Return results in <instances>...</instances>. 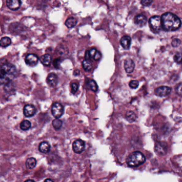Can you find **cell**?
I'll use <instances>...</instances> for the list:
<instances>
[{
    "instance_id": "cell-31",
    "label": "cell",
    "mask_w": 182,
    "mask_h": 182,
    "mask_svg": "<svg viewBox=\"0 0 182 182\" xmlns=\"http://www.w3.org/2000/svg\"><path fill=\"white\" fill-rule=\"evenodd\" d=\"M154 0H141V3L143 6H149L151 4Z\"/></svg>"
},
{
    "instance_id": "cell-32",
    "label": "cell",
    "mask_w": 182,
    "mask_h": 182,
    "mask_svg": "<svg viewBox=\"0 0 182 182\" xmlns=\"http://www.w3.org/2000/svg\"><path fill=\"white\" fill-rule=\"evenodd\" d=\"M60 59H55L54 61H53V65L56 68H59V67H60Z\"/></svg>"
},
{
    "instance_id": "cell-22",
    "label": "cell",
    "mask_w": 182,
    "mask_h": 182,
    "mask_svg": "<svg viewBox=\"0 0 182 182\" xmlns=\"http://www.w3.org/2000/svg\"><path fill=\"white\" fill-rule=\"evenodd\" d=\"M31 123L29 120H25L20 123V128L23 131H27L31 127Z\"/></svg>"
},
{
    "instance_id": "cell-36",
    "label": "cell",
    "mask_w": 182,
    "mask_h": 182,
    "mask_svg": "<svg viewBox=\"0 0 182 182\" xmlns=\"http://www.w3.org/2000/svg\"><path fill=\"white\" fill-rule=\"evenodd\" d=\"M24 182H35L34 180H27L25 181Z\"/></svg>"
},
{
    "instance_id": "cell-11",
    "label": "cell",
    "mask_w": 182,
    "mask_h": 182,
    "mask_svg": "<svg viewBox=\"0 0 182 182\" xmlns=\"http://www.w3.org/2000/svg\"><path fill=\"white\" fill-rule=\"evenodd\" d=\"M167 150V144L164 142H158L155 146V150L157 154H166Z\"/></svg>"
},
{
    "instance_id": "cell-35",
    "label": "cell",
    "mask_w": 182,
    "mask_h": 182,
    "mask_svg": "<svg viewBox=\"0 0 182 182\" xmlns=\"http://www.w3.org/2000/svg\"><path fill=\"white\" fill-rule=\"evenodd\" d=\"M44 182H54L50 178H47L45 180H44Z\"/></svg>"
},
{
    "instance_id": "cell-29",
    "label": "cell",
    "mask_w": 182,
    "mask_h": 182,
    "mask_svg": "<svg viewBox=\"0 0 182 182\" xmlns=\"http://www.w3.org/2000/svg\"><path fill=\"white\" fill-rule=\"evenodd\" d=\"M176 92L177 94V95L180 97H182V83H180L177 86Z\"/></svg>"
},
{
    "instance_id": "cell-4",
    "label": "cell",
    "mask_w": 182,
    "mask_h": 182,
    "mask_svg": "<svg viewBox=\"0 0 182 182\" xmlns=\"http://www.w3.org/2000/svg\"><path fill=\"white\" fill-rule=\"evenodd\" d=\"M150 28L154 32H159L161 30L162 24L161 17L158 16L152 17L149 21Z\"/></svg>"
},
{
    "instance_id": "cell-7",
    "label": "cell",
    "mask_w": 182,
    "mask_h": 182,
    "mask_svg": "<svg viewBox=\"0 0 182 182\" xmlns=\"http://www.w3.org/2000/svg\"><path fill=\"white\" fill-rule=\"evenodd\" d=\"M172 91V89L168 86H160L155 90L156 95L160 97H164L169 95Z\"/></svg>"
},
{
    "instance_id": "cell-23",
    "label": "cell",
    "mask_w": 182,
    "mask_h": 182,
    "mask_svg": "<svg viewBox=\"0 0 182 182\" xmlns=\"http://www.w3.org/2000/svg\"><path fill=\"white\" fill-rule=\"evenodd\" d=\"M87 85L89 86V87L94 92H97V91L98 86H97V84L94 80L89 79L87 82Z\"/></svg>"
},
{
    "instance_id": "cell-14",
    "label": "cell",
    "mask_w": 182,
    "mask_h": 182,
    "mask_svg": "<svg viewBox=\"0 0 182 182\" xmlns=\"http://www.w3.org/2000/svg\"><path fill=\"white\" fill-rule=\"evenodd\" d=\"M47 83L50 86L52 87H55L58 83V77L57 75L53 73L49 74V76L47 77Z\"/></svg>"
},
{
    "instance_id": "cell-12",
    "label": "cell",
    "mask_w": 182,
    "mask_h": 182,
    "mask_svg": "<svg viewBox=\"0 0 182 182\" xmlns=\"http://www.w3.org/2000/svg\"><path fill=\"white\" fill-rule=\"evenodd\" d=\"M124 68L126 73L128 74L133 73L135 68L134 62L131 59H126L124 63Z\"/></svg>"
},
{
    "instance_id": "cell-9",
    "label": "cell",
    "mask_w": 182,
    "mask_h": 182,
    "mask_svg": "<svg viewBox=\"0 0 182 182\" xmlns=\"http://www.w3.org/2000/svg\"><path fill=\"white\" fill-rule=\"evenodd\" d=\"M21 5V0H6V6L12 11H16Z\"/></svg>"
},
{
    "instance_id": "cell-5",
    "label": "cell",
    "mask_w": 182,
    "mask_h": 182,
    "mask_svg": "<svg viewBox=\"0 0 182 182\" xmlns=\"http://www.w3.org/2000/svg\"><path fill=\"white\" fill-rule=\"evenodd\" d=\"M51 111L53 116L58 119L63 116L64 109L61 104L58 102H55L53 104Z\"/></svg>"
},
{
    "instance_id": "cell-1",
    "label": "cell",
    "mask_w": 182,
    "mask_h": 182,
    "mask_svg": "<svg viewBox=\"0 0 182 182\" xmlns=\"http://www.w3.org/2000/svg\"><path fill=\"white\" fill-rule=\"evenodd\" d=\"M162 28L166 32H174L180 29L182 25L180 18L176 14L167 12L162 15Z\"/></svg>"
},
{
    "instance_id": "cell-10",
    "label": "cell",
    "mask_w": 182,
    "mask_h": 182,
    "mask_svg": "<svg viewBox=\"0 0 182 182\" xmlns=\"http://www.w3.org/2000/svg\"><path fill=\"white\" fill-rule=\"evenodd\" d=\"M36 109L34 106L32 104H27L24 108V114L26 117H31L35 115Z\"/></svg>"
},
{
    "instance_id": "cell-15",
    "label": "cell",
    "mask_w": 182,
    "mask_h": 182,
    "mask_svg": "<svg viewBox=\"0 0 182 182\" xmlns=\"http://www.w3.org/2000/svg\"><path fill=\"white\" fill-rule=\"evenodd\" d=\"M120 42L123 49L127 50V49H130V46H131V38L128 36H124L122 37Z\"/></svg>"
},
{
    "instance_id": "cell-2",
    "label": "cell",
    "mask_w": 182,
    "mask_h": 182,
    "mask_svg": "<svg viewBox=\"0 0 182 182\" xmlns=\"http://www.w3.org/2000/svg\"><path fill=\"white\" fill-rule=\"evenodd\" d=\"M17 74V69L11 63H5L0 66V83H8L14 79Z\"/></svg>"
},
{
    "instance_id": "cell-18",
    "label": "cell",
    "mask_w": 182,
    "mask_h": 182,
    "mask_svg": "<svg viewBox=\"0 0 182 182\" xmlns=\"http://www.w3.org/2000/svg\"><path fill=\"white\" fill-rule=\"evenodd\" d=\"M51 60H52V58H51L50 55H47V54L43 55L42 57H40V62L42 63L43 65L46 66H47L50 65Z\"/></svg>"
},
{
    "instance_id": "cell-34",
    "label": "cell",
    "mask_w": 182,
    "mask_h": 182,
    "mask_svg": "<svg viewBox=\"0 0 182 182\" xmlns=\"http://www.w3.org/2000/svg\"><path fill=\"white\" fill-rule=\"evenodd\" d=\"M85 58H86V60H89V59H91L90 56H89V51H87L86 52Z\"/></svg>"
},
{
    "instance_id": "cell-33",
    "label": "cell",
    "mask_w": 182,
    "mask_h": 182,
    "mask_svg": "<svg viewBox=\"0 0 182 182\" xmlns=\"http://www.w3.org/2000/svg\"><path fill=\"white\" fill-rule=\"evenodd\" d=\"M101 57V53L99 51H97V52L96 53V54H95V55H94V57H93V59H94V60L97 61L100 59Z\"/></svg>"
},
{
    "instance_id": "cell-16",
    "label": "cell",
    "mask_w": 182,
    "mask_h": 182,
    "mask_svg": "<svg viewBox=\"0 0 182 182\" xmlns=\"http://www.w3.org/2000/svg\"><path fill=\"white\" fill-rule=\"evenodd\" d=\"M50 145L47 142L44 141L39 145V151L43 154H47L50 151Z\"/></svg>"
},
{
    "instance_id": "cell-24",
    "label": "cell",
    "mask_w": 182,
    "mask_h": 182,
    "mask_svg": "<svg viewBox=\"0 0 182 182\" xmlns=\"http://www.w3.org/2000/svg\"><path fill=\"white\" fill-rule=\"evenodd\" d=\"M63 125V122L58 119H55L52 122V125L55 130H59L60 129Z\"/></svg>"
},
{
    "instance_id": "cell-25",
    "label": "cell",
    "mask_w": 182,
    "mask_h": 182,
    "mask_svg": "<svg viewBox=\"0 0 182 182\" xmlns=\"http://www.w3.org/2000/svg\"><path fill=\"white\" fill-rule=\"evenodd\" d=\"M83 68L86 71H89L92 68V63L89 60H85L83 62Z\"/></svg>"
},
{
    "instance_id": "cell-28",
    "label": "cell",
    "mask_w": 182,
    "mask_h": 182,
    "mask_svg": "<svg viewBox=\"0 0 182 182\" xmlns=\"http://www.w3.org/2000/svg\"><path fill=\"white\" fill-rule=\"evenodd\" d=\"M130 87L131 89H135L136 88H138V85H139V83L138 81H131L130 82Z\"/></svg>"
},
{
    "instance_id": "cell-21",
    "label": "cell",
    "mask_w": 182,
    "mask_h": 182,
    "mask_svg": "<svg viewBox=\"0 0 182 182\" xmlns=\"http://www.w3.org/2000/svg\"><path fill=\"white\" fill-rule=\"evenodd\" d=\"M125 117L126 119L130 122H133V121H135L136 118H137L135 113L133 111L127 112L126 114Z\"/></svg>"
},
{
    "instance_id": "cell-6",
    "label": "cell",
    "mask_w": 182,
    "mask_h": 182,
    "mask_svg": "<svg viewBox=\"0 0 182 182\" xmlns=\"http://www.w3.org/2000/svg\"><path fill=\"white\" fill-rule=\"evenodd\" d=\"M85 147V142L81 139L76 140L73 144V151L76 154H80L83 152Z\"/></svg>"
},
{
    "instance_id": "cell-20",
    "label": "cell",
    "mask_w": 182,
    "mask_h": 182,
    "mask_svg": "<svg viewBox=\"0 0 182 182\" xmlns=\"http://www.w3.org/2000/svg\"><path fill=\"white\" fill-rule=\"evenodd\" d=\"M11 44V40L9 37H4L0 40V47H6Z\"/></svg>"
},
{
    "instance_id": "cell-17",
    "label": "cell",
    "mask_w": 182,
    "mask_h": 182,
    "mask_svg": "<svg viewBox=\"0 0 182 182\" xmlns=\"http://www.w3.org/2000/svg\"><path fill=\"white\" fill-rule=\"evenodd\" d=\"M37 161L36 159L33 157L29 158L27 159L25 163V165L27 169H32L35 167L36 165Z\"/></svg>"
},
{
    "instance_id": "cell-27",
    "label": "cell",
    "mask_w": 182,
    "mask_h": 182,
    "mask_svg": "<svg viewBox=\"0 0 182 182\" xmlns=\"http://www.w3.org/2000/svg\"><path fill=\"white\" fill-rule=\"evenodd\" d=\"M181 40L180 39H175L172 40V45L173 47H179L180 44H181Z\"/></svg>"
},
{
    "instance_id": "cell-8",
    "label": "cell",
    "mask_w": 182,
    "mask_h": 182,
    "mask_svg": "<svg viewBox=\"0 0 182 182\" xmlns=\"http://www.w3.org/2000/svg\"><path fill=\"white\" fill-rule=\"evenodd\" d=\"M39 57L34 54H29L25 58V62L27 65L31 67H34L38 63Z\"/></svg>"
},
{
    "instance_id": "cell-26",
    "label": "cell",
    "mask_w": 182,
    "mask_h": 182,
    "mask_svg": "<svg viewBox=\"0 0 182 182\" xmlns=\"http://www.w3.org/2000/svg\"><path fill=\"white\" fill-rule=\"evenodd\" d=\"M174 60L177 63H182V50L176 53V55H174Z\"/></svg>"
},
{
    "instance_id": "cell-3",
    "label": "cell",
    "mask_w": 182,
    "mask_h": 182,
    "mask_svg": "<svg viewBox=\"0 0 182 182\" xmlns=\"http://www.w3.org/2000/svg\"><path fill=\"white\" fill-rule=\"evenodd\" d=\"M146 160L143 154L140 151H135L130 154L126 161L128 166L131 167H135L143 164Z\"/></svg>"
},
{
    "instance_id": "cell-13",
    "label": "cell",
    "mask_w": 182,
    "mask_h": 182,
    "mask_svg": "<svg viewBox=\"0 0 182 182\" xmlns=\"http://www.w3.org/2000/svg\"><path fill=\"white\" fill-rule=\"evenodd\" d=\"M134 22L139 26H144L147 22V18L143 14H138L135 17Z\"/></svg>"
},
{
    "instance_id": "cell-30",
    "label": "cell",
    "mask_w": 182,
    "mask_h": 182,
    "mask_svg": "<svg viewBox=\"0 0 182 182\" xmlns=\"http://www.w3.org/2000/svg\"><path fill=\"white\" fill-rule=\"evenodd\" d=\"M71 92H72V93L75 94V93H76L77 90H78V86L77 84L72 83L71 85Z\"/></svg>"
},
{
    "instance_id": "cell-19",
    "label": "cell",
    "mask_w": 182,
    "mask_h": 182,
    "mask_svg": "<svg viewBox=\"0 0 182 182\" xmlns=\"http://www.w3.org/2000/svg\"><path fill=\"white\" fill-rule=\"evenodd\" d=\"M77 21L76 19L74 18V17H70L66 20L65 22V25L68 28H71L74 27L77 24Z\"/></svg>"
}]
</instances>
